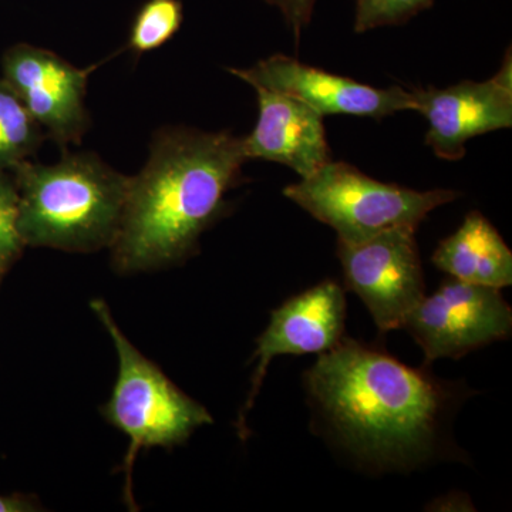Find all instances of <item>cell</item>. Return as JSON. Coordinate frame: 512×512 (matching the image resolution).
<instances>
[{"instance_id": "14", "label": "cell", "mask_w": 512, "mask_h": 512, "mask_svg": "<svg viewBox=\"0 0 512 512\" xmlns=\"http://www.w3.org/2000/svg\"><path fill=\"white\" fill-rule=\"evenodd\" d=\"M43 140V128L16 93L0 79V170L12 171L28 160Z\"/></svg>"}, {"instance_id": "4", "label": "cell", "mask_w": 512, "mask_h": 512, "mask_svg": "<svg viewBox=\"0 0 512 512\" xmlns=\"http://www.w3.org/2000/svg\"><path fill=\"white\" fill-rule=\"evenodd\" d=\"M101 325L109 332L119 356V375L104 417L130 439L124 460L126 494L130 507L131 470L141 448L173 447L184 443L195 430L212 424V416L202 404L187 396L160 367L154 365L124 335L109 306L100 299L90 302Z\"/></svg>"}, {"instance_id": "1", "label": "cell", "mask_w": 512, "mask_h": 512, "mask_svg": "<svg viewBox=\"0 0 512 512\" xmlns=\"http://www.w3.org/2000/svg\"><path fill=\"white\" fill-rule=\"evenodd\" d=\"M305 384L330 433L380 468L426 460L453 403L448 384L349 338L320 353Z\"/></svg>"}, {"instance_id": "6", "label": "cell", "mask_w": 512, "mask_h": 512, "mask_svg": "<svg viewBox=\"0 0 512 512\" xmlns=\"http://www.w3.org/2000/svg\"><path fill=\"white\" fill-rule=\"evenodd\" d=\"M423 349L426 363L460 359L467 353L510 338L511 306L500 289L450 279L419 305L404 322Z\"/></svg>"}, {"instance_id": "18", "label": "cell", "mask_w": 512, "mask_h": 512, "mask_svg": "<svg viewBox=\"0 0 512 512\" xmlns=\"http://www.w3.org/2000/svg\"><path fill=\"white\" fill-rule=\"evenodd\" d=\"M264 2L281 10L298 42L302 30L311 23L318 0H264Z\"/></svg>"}, {"instance_id": "10", "label": "cell", "mask_w": 512, "mask_h": 512, "mask_svg": "<svg viewBox=\"0 0 512 512\" xmlns=\"http://www.w3.org/2000/svg\"><path fill=\"white\" fill-rule=\"evenodd\" d=\"M229 72L249 86L264 87L302 101L323 117L348 114L382 120L399 111L414 110L412 90L400 86L377 89L285 55L271 56L249 69Z\"/></svg>"}, {"instance_id": "12", "label": "cell", "mask_w": 512, "mask_h": 512, "mask_svg": "<svg viewBox=\"0 0 512 512\" xmlns=\"http://www.w3.org/2000/svg\"><path fill=\"white\" fill-rule=\"evenodd\" d=\"M259 116L254 130L242 138L247 160L261 158L292 168L301 178L311 177L332 161L323 116L308 104L254 87Z\"/></svg>"}, {"instance_id": "19", "label": "cell", "mask_w": 512, "mask_h": 512, "mask_svg": "<svg viewBox=\"0 0 512 512\" xmlns=\"http://www.w3.org/2000/svg\"><path fill=\"white\" fill-rule=\"evenodd\" d=\"M39 505L33 498L22 494L0 495V512H36Z\"/></svg>"}, {"instance_id": "3", "label": "cell", "mask_w": 512, "mask_h": 512, "mask_svg": "<svg viewBox=\"0 0 512 512\" xmlns=\"http://www.w3.org/2000/svg\"><path fill=\"white\" fill-rule=\"evenodd\" d=\"M12 174L18 185V228L25 247L67 252L111 247L130 177L90 153L49 165L26 160Z\"/></svg>"}, {"instance_id": "7", "label": "cell", "mask_w": 512, "mask_h": 512, "mask_svg": "<svg viewBox=\"0 0 512 512\" xmlns=\"http://www.w3.org/2000/svg\"><path fill=\"white\" fill-rule=\"evenodd\" d=\"M416 231L396 228L357 244L338 242L345 284L356 293L380 332L403 329L424 298Z\"/></svg>"}, {"instance_id": "5", "label": "cell", "mask_w": 512, "mask_h": 512, "mask_svg": "<svg viewBox=\"0 0 512 512\" xmlns=\"http://www.w3.org/2000/svg\"><path fill=\"white\" fill-rule=\"evenodd\" d=\"M285 197L357 244L396 228L417 231L431 211L460 197L453 190L416 191L380 183L343 161H329L311 177L288 185Z\"/></svg>"}, {"instance_id": "11", "label": "cell", "mask_w": 512, "mask_h": 512, "mask_svg": "<svg viewBox=\"0 0 512 512\" xmlns=\"http://www.w3.org/2000/svg\"><path fill=\"white\" fill-rule=\"evenodd\" d=\"M346 299L342 286L323 281L275 309L271 322L256 340V363L247 402L238 417V431L247 437V416L254 406L266 370L276 356L323 353L345 338Z\"/></svg>"}, {"instance_id": "17", "label": "cell", "mask_w": 512, "mask_h": 512, "mask_svg": "<svg viewBox=\"0 0 512 512\" xmlns=\"http://www.w3.org/2000/svg\"><path fill=\"white\" fill-rule=\"evenodd\" d=\"M436 0H356L355 32L397 26L409 22Z\"/></svg>"}, {"instance_id": "13", "label": "cell", "mask_w": 512, "mask_h": 512, "mask_svg": "<svg viewBox=\"0 0 512 512\" xmlns=\"http://www.w3.org/2000/svg\"><path fill=\"white\" fill-rule=\"evenodd\" d=\"M451 278L467 284L507 288L512 284V252L500 232L478 211H471L453 235L431 256Z\"/></svg>"}, {"instance_id": "8", "label": "cell", "mask_w": 512, "mask_h": 512, "mask_svg": "<svg viewBox=\"0 0 512 512\" xmlns=\"http://www.w3.org/2000/svg\"><path fill=\"white\" fill-rule=\"evenodd\" d=\"M97 64L73 66L50 50L19 43L2 57V79L57 143L77 144L89 124L84 97Z\"/></svg>"}, {"instance_id": "9", "label": "cell", "mask_w": 512, "mask_h": 512, "mask_svg": "<svg viewBox=\"0 0 512 512\" xmlns=\"http://www.w3.org/2000/svg\"><path fill=\"white\" fill-rule=\"evenodd\" d=\"M414 110L429 130L426 144L437 157L461 160L473 137L512 126L511 52L497 76L487 82H461L446 89H413Z\"/></svg>"}, {"instance_id": "15", "label": "cell", "mask_w": 512, "mask_h": 512, "mask_svg": "<svg viewBox=\"0 0 512 512\" xmlns=\"http://www.w3.org/2000/svg\"><path fill=\"white\" fill-rule=\"evenodd\" d=\"M183 19L181 0H147L133 20L128 47L138 55L160 49L177 35Z\"/></svg>"}, {"instance_id": "16", "label": "cell", "mask_w": 512, "mask_h": 512, "mask_svg": "<svg viewBox=\"0 0 512 512\" xmlns=\"http://www.w3.org/2000/svg\"><path fill=\"white\" fill-rule=\"evenodd\" d=\"M19 191L12 171L0 170V279L22 255L19 228Z\"/></svg>"}, {"instance_id": "2", "label": "cell", "mask_w": 512, "mask_h": 512, "mask_svg": "<svg viewBox=\"0 0 512 512\" xmlns=\"http://www.w3.org/2000/svg\"><path fill=\"white\" fill-rule=\"evenodd\" d=\"M247 157L228 131H161L143 170L128 180L119 231L111 244L121 272L181 261L225 208Z\"/></svg>"}]
</instances>
